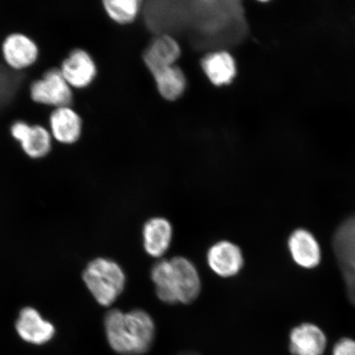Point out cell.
Returning <instances> with one entry per match:
<instances>
[{
  "label": "cell",
  "mask_w": 355,
  "mask_h": 355,
  "mask_svg": "<svg viewBox=\"0 0 355 355\" xmlns=\"http://www.w3.org/2000/svg\"><path fill=\"white\" fill-rule=\"evenodd\" d=\"M288 248L293 259L302 268H316L321 261V248L313 235L308 230H295L288 239Z\"/></svg>",
  "instance_id": "cell-14"
},
{
  "label": "cell",
  "mask_w": 355,
  "mask_h": 355,
  "mask_svg": "<svg viewBox=\"0 0 355 355\" xmlns=\"http://www.w3.org/2000/svg\"><path fill=\"white\" fill-rule=\"evenodd\" d=\"M48 128L56 144L72 146L82 137L83 118L72 106L53 109L49 115Z\"/></svg>",
  "instance_id": "cell-9"
},
{
  "label": "cell",
  "mask_w": 355,
  "mask_h": 355,
  "mask_svg": "<svg viewBox=\"0 0 355 355\" xmlns=\"http://www.w3.org/2000/svg\"><path fill=\"white\" fill-rule=\"evenodd\" d=\"M15 327L21 340L35 345L48 343L55 333L54 325L32 307H26L20 311Z\"/></svg>",
  "instance_id": "cell-10"
},
{
  "label": "cell",
  "mask_w": 355,
  "mask_h": 355,
  "mask_svg": "<svg viewBox=\"0 0 355 355\" xmlns=\"http://www.w3.org/2000/svg\"><path fill=\"white\" fill-rule=\"evenodd\" d=\"M290 349L293 355H323L327 337L323 331L311 323H303L291 332Z\"/></svg>",
  "instance_id": "cell-13"
},
{
  "label": "cell",
  "mask_w": 355,
  "mask_h": 355,
  "mask_svg": "<svg viewBox=\"0 0 355 355\" xmlns=\"http://www.w3.org/2000/svg\"><path fill=\"white\" fill-rule=\"evenodd\" d=\"M10 133L30 159H41L51 153L54 139L49 128L41 124L16 119L11 124Z\"/></svg>",
  "instance_id": "cell-6"
},
{
  "label": "cell",
  "mask_w": 355,
  "mask_h": 355,
  "mask_svg": "<svg viewBox=\"0 0 355 355\" xmlns=\"http://www.w3.org/2000/svg\"><path fill=\"white\" fill-rule=\"evenodd\" d=\"M141 2L137 0H105L104 10L111 19L119 24H127L136 19Z\"/></svg>",
  "instance_id": "cell-18"
},
{
  "label": "cell",
  "mask_w": 355,
  "mask_h": 355,
  "mask_svg": "<svg viewBox=\"0 0 355 355\" xmlns=\"http://www.w3.org/2000/svg\"><path fill=\"white\" fill-rule=\"evenodd\" d=\"M144 245L146 252L161 257L171 246L173 230L170 221L163 217H154L146 222L143 230Z\"/></svg>",
  "instance_id": "cell-15"
},
{
  "label": "cell",
  "mask_w": 355,
  "mask_h": 355,
  "mask_svg": "<svg viewBox=\"0 0 355 355\" xmlns=\"http://www.w3.org/2000/svg\"><path fill=\"white\" fill-rule=\"evenodd\" d=\"M181 54L180 47L175 40L168 35H161L146 49L144 61L153 74L175 66Z\"/></svg>",
  "instance_id": "cell-12"
},
{
  "label": "cell",
  "mask_w": 355,
  "mask_h": 355,
  "mask_svg": "<svg viewBox=\"0 0 355 355\" xmlns=\"http://www.w3.org/2000/svg\"><path fill=\"white\" fill-rule=\"evenodd\" d=\"M84 283L101 306L114 304L125 287L126 277L114 261L98 257L87 264L83 274Z\"/></svg>",
  "instance_id": "cell-3"
},
{
  "label": "cell",
  "mask_w": 355,
  "mask_h": 355,
  "mask_svg": "<svg viewBox=\"0 0 355 355\" xmlns=\"http://www.w3.org/2000/svg\"><path fill=\"white\" fill-rule=\"evenodd\" d=\"M333 246L348 295L355 304V216L349 217L336 230Z\"/></svg>",
  "instance_id": "cell-5"
},
{
  "label": "cell",
  "mask_w": 355,
  "mask_h": 355,
  "mask_svg": "<svg viewBox=\"0 0 355 355\" xmlns=\"http://www.w3.org/2000/svg\"><path fill=\"white\" fill-rule=\"evenodd\" d=\"M104 324L108 343L117 354L141 355L152 348L155 323L145 311L135 309L123 313L119 309L110 310Z\"/></svg>",
  "instance_id": "cell-1"
},
{
  "label": "cell",
  "mask_w": 355,
  "mask_h": 355,
  "mask_svg": "<svg viewBox=\"0 0 355 355\" xmlns=\"http://www.w3.org/2000/svg\"><path fill=\"white\" fill-rule=\"evenodd\" d=\"M152 279L158 298L168 304L193 303L201 291L197 268L183 257L159 261L153 266Z\"/></svg>",
  "instance_id": "cell-2"
},
{
  "label": "cell",
  "mask_w": 355,
  "mask_h": 355,
  "mask_svg": "<svg viewBox=\"0 0 355 355\" xmlns=\"http://www.w3.org/2000/svg\"><path fill=\"white\" fill-rule=\"evenodd\" d=\"M1 56L8 68L15 72H24L37 63L40 51L37 44L28 35L13 33L4 38Z\"/></svg>",
  "instance_id": "cell-7"
},
{
  "label": "cell",
  "mask_w": 355,
  "mask_h": 355,
  "mask_svg": "<svg viewBox=\"0 0 355 355\" xmlns=\"http://www.w3.org/2000/svg\"><path fill=\"white\" fill-rule=\"evenodd\" d=\"M158 91L164 98L175 101L183 94L186 79L183 71L175 65L153 74Z\"/></svg>",
  "instance_id": "cell-17"
},
{
  "label": "cell",
  "mask_w": 355,
  "mask_h": 355,
  "mask_svg": "<svg viewBox=\"0 0 355 355\" xmlns=\"http://www.w3.org/2000/svg\"><path fill=\"white\" fill-rule=\"evenodd\" d=\"M332 355H355V340L341 339L334 346Z\"/></svg>",
  "instance_id": "cell-19"
},
{
  "label": "cell",
  "mask_w": 355,
  "mask_h": 355,
  "mask_svg": "<svg viewBox=\"0 0 355 355\" xmlns=\"http://www.w3.org/2000/svg\"><path fill=\"white\" fill-rule=\"evenodd\" d=\"M29 96L35 104L56 109L72 106L74 91L66 82L59 67H53L31 82Z\"/></svg>",
  "instance_id": "cell-4"
},
{
  "label": "cell",
  "mask_w": 355,
  "mask_h": 355,
  "mask_svg": "<svg viewBox=\"0 0 355 355\" xmlns=\"http://www.w3.org/2000/svg\"><path fill=\"white\" fill-rule=\"evenodd\" d=\"M202 66L207 78L216 86L228 85L236 75V64L228 52L211 53L204 58Z\"/></svg>",
  "instance_id": "cell-16"
},
{
  "label": "cell",
  "mask_w": 355,
  "mask_h": 355,
  "mask_svg": "<svg viewBox=\"0 0 355 355\" xmlns=\"http://www.w3.org/2000/svg\"><path fill=\"white\" fill-rule=\"evenodd\" d=\"M207 263L221 277H232L241 272L244 260L242 251L236 244L220 241L207 252Z\"/></svg>",
  "instance_id": "cell-11"
},
{
  "label": "cell",
  "mask_w": 355,
  "mask_h": 355,
  "mask_svg": "<svg viewBox=\"0 0 355 355\" xmlns=\"http://www.w3.org/2000/svg\"><path fill=\"white\" fill-rule=\"evenodd\" d=\"M181 355H198V354H193V353H185V354H181Z\"/></svg>",
  "instance_id": "cell-20"
},
{
  "label": "cell",
  "mask_w": 355,
  "mask_h": 355,
  "mask_svg": "<svg viewBox=\"0 0 355 355\" xmlns=\"http://www.w3.org/2000/svg\"><path fill=\"white\" fill-rule=\"evenodd\" d=\"M60 70L66 82L75 91L90 87L97 75L94 60L82 48H74L71 51L61 62Z\"/></svg>",
  "instance_id": "cell-8"
}]
</instances>
